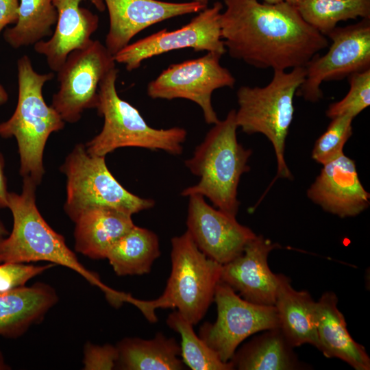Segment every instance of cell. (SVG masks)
Listing matches in <instances>:
<instances>
[{"label": "cell", "instance_id": "603a6c76", "mask_svg": "<svg viewBox=\"0 0 370 370\" xmlns=\"http://www.w3.org/2000/svg\"><path fill=\"white\" fill-rule=\"evenodd\" d=\"M116 369L123 370H182L185 367L181 347L174 338L157 333L151 339L125 338L116 345Z\"/></svg>", "mask_w": 370, "mask_h": 370}, {"label": "cell", "instance_id": "6da1fadb", "mask_svg": "<svg viewBox=\"0 0 370 370\" xmlns=\"http://www.w3.org/2000/svg\"><path fill=\"white\" fill-rule=\"evenodd\" d=\"M221 38L228 54L258 69L306 66L328 40L285 1L224 0Z\"/></svg>", "mask_w": 370, "mask_h": 370}, {"label": "cell", "instance_id": "52a82bcc", "mask_svg": "<svg viewBox=\"0 0 370 370\" xmlns=\"http://www.w3.org/2000/svg\"><path fill=\"white\" fill-rule=\"evenodd\" d=\"M118 73L119 70L113 68L99 84L96 108L104 123L100 133L86 144L87 152L106 156L117 148L137 147L181 154L186 130L179 127H150L135 107L119 96L116 88Z\"/></svg>", "mask_w": 370, "mask_h": 370}, {"label": "cell", "instance_id": "4fadbf2b", "mask_svg": "<svg viewBox=\"0 0 370 370\" xmlns=\"http://www.w3.org/2000/svg\"><path fill=\"white\" fill-rule=\"evenodd\" d=\"M223 5L215 2L200 11L188 23L173 31L163 29L130 43L114 56L116 62L132 71L151 58L173 50L192 48L195 51L227 52L221 38L220 18Z\"/></svg>", "mask_w": 370, "mask_h": 370}, {"label": "cell", "instance_id": "d590c367", "mask_svg": "<svg viewBox=\"0 0 370 370\" xmlns=\"http://www.w3.org/2000/svg\"><path fill=\"white\" fill-rule=\"evenodd\" d=\"M10 369V367L5 362L3 353L0 350V370H8Z\"/></svg>", "mask_w": 370, "mask_h": 370}, {"label": "cell", "instance_id": "9c48e42d", "mask_svg": "<svg viewBox=\"0 0 370 370\" xmlns=\"http://www.w3.org/2000/svg\"><path fill=\"white\" fill-rule=\"evenodd\" d=\"M214 301L217 304V319L213 323H204L200 327L199 336L225 362L231 360L247 337L279 328L275 306L249 302L221 281L216 286Z\"/></svg>", "mask_w": 370, "mask_h": 370}, {"label": "cell", "instance_id": "8fae6325", "mask_svg": "<svg viewBox=\"0 0 370 370\" xmlns=\"http://www.w3.org/2000/svg\"><path fill=\"white\" fill-rule=\"evenodd\" d=\"M222 55L208 52L198 58L173 64L147 85V93L152 99H186L202 110L205 121H219L212 105V92L221 88H233L236 79L220 64Z\"/></svg>", "mask_w": 370, "mask_h": 370}, {"label": "cell", "instance_id": "f35d334b", "mask_svg": "<svg viewBox=\"0 0 370 370\" xmlns=\"http://www.w3.org/2000/svg\"><path fill=\"white\" fill-rule=\"evenodd\" d=\"M192 1L200 3L208 7L209 0H192Z\"/></svg>", "mask_w": 370, "mask_h": 370}, {"label": "cell", "instance_id": "d6986e66", "mask_svg": "<svg viewBox=\"0 0 370 370\" xmlns=\"http://www.w3.org/2000/svg\"><path fill=\"white\" fill-rule=\"evenodd\" d=\"M337 304L338 298L332 292L323 293L315 301L317 349L325 357L339 358L356 370H369L370 358L365 347L348 332L345 317Z\"/></svg>", "mask_w": 370, "mask_h": 370}, {"label": "cell", "instance_id": "ffe728a7", "mask_svg": "<svg viewBox=\"0 0 370 370\" xmlns=\"http://www.w3.org/2000/svg\"><path fill=\"white\" fill-rule=\"evenodd\" d=\"M58 301L49 284L38 282L0 293V336L17 338L40 322Z\"/></svg>", "mask_w": 370, "mask_h": 370}, {"label": "cell", "instance_id": "5bb4252c", "mask_svg": "<svg viewBox=\"0 0 370 370\" xmlns=\"http://www.w3.org/2000/svg\"><path fill=\"white\" fill-rule=\"evenodd\" d=\"M187 232L199 248L209 258L224 264L239 256L256 234L239 223L236 217L207 204L204 197L188 196Z\"/></svg>", "mask_w": 370, "mask_h": 370}, {"label": "cell", "instance_id": "d4e9b609", "mask_svg": "<svg viewBox=\"0 0 370 370\" xmlns=\"http://www.w3.org/2000/svg\"><path fill=\"white\" fill-rule=\"evenodd\" d=\"M160 255L158 236L134 225L111 246L106 258L116 275H140L150 272Z\"/></svg>", "mask_w": 370, "mask_h": 370}, {"label": "cell", "instance_id": "7a4b0ae2", "mask_svg": "<svg viewBox=\"0 0 370 370\" xmlns=\"http://www.w3.org/2000/svg\"><path fill=\"white\" fill-rule=\"evenodd\" d=\"M36 186L29 176H25L22 193H8L13 227L7 238L0 239V263L47 261L66 267L100 288L110 302H116L121 293L108 287L96 273L86 269L67 247L64 236L45 221L36 204Z\"/></svg>", "mask_w": 370, "mask_h": 370}, {"label": "cell", "instance_id": "44dd1931", "mask_svg": "<svg viewBox=\"0 0 370 370\" xmlns=\"http://www.w3.org/2000/svg\"><path fill=\"white\" fill-rule=\"evenodd\" d=\"M75 250L92 259H104L111 246L134 226L132 214L109 208H94L74 221Z\"/></svg>", "mask_w": 370, "mask_h": 370}, {"label": "cell", "instance_id": "2e32d148", "mask_svg": "<svg viewBox=\"0 0 370 370\" xmlns=\"http://www.w3.org/2000/svg\"><path fill=\"white\" fill-rule=\"evenodd\" d=\"M279 247L263 236L256 235L239 256L222 265L220 281L249 302L274 306L278 282L267 260L269 253Z\"/></svg>", "mask_w": 370, "mask_h": 370}, {"label": "cell", "instance_id": "1f68e13d", "mask_svg": "<svg viewBox=\"0 0 370 370\" xmlns=\"http://www.w3.org/2000/svg\"><path fill=\"white\" fill-rule=\"evenodd\" d=\"M84 369L110 370L116 369L119 353L116 346L88 343L84 346Z\"/></svg>", "mask_w": 370, "mask_h": 370}, {"label": "cell", "instance_id": "4316f807", "mask_svg": "<svg viewBox=\"0 0 370 370\" xmlns=\"http://www.w3.org/2000/svg\"><path fill=\"white\" fill-rule=\"evenodd\" d=\"M296 8L303 19L324 36L340 21L370 18V0H302Z\"/></svg>", "mask_w": 370, "mask_h": 370}, {"label": "cell", "instance_id": "7402d4cb", "mask_svg": "<svg viewBox=\"0 0 370 370\" xmlns=\"http://www.w3.org/2000/svg\"><path fill=\"white\" fill-rule=\"evenodd\" d=\"M276 278L274 306L279 328L293 347L308 343L318 348L315 301L308 291L294 289L286 275L278 273Z\"/></svg>", "mask_w": 370, "mask_h": 370}, {"label": "cell", "instance_id": "ac0fdd59", "mask_svg": "<svg viewBox=\"0 0 370 370\" xmlns=\"http://www.w3.org/2000/svg\"><path fill=\"white\" fill-rule=\"evenodd\" d=\"M85 0H52L58 12L55 29L51 38L34 45L35 51L46 58L49 68L59 71L73 51L86 47L99 26V17L80 6ZM96 8L106 9L103 0H89Z\"/></svg>", "mask_w": 370, "mask_h": 370}, {"label": "cell", "instance_id": "74e56055", "mask_svg": "<svg viewBox=\"0 0 370 370\" xmlns=\"http://www.w3.org/2000/svg\"><path fill=\"white\" fill-rule=\"evenodd\" d=\"M284 1L293 6H297L302 0H283Z\"/></svg>", "mask_w": 370, "mask_h": 370}, {"label": "cell", "instance_id": "277c9868", "mask_svg": "<svg viewBox=\"0 0 370 370\" xmlns=\"http://www.w3.org/2000/svg\"><path fill=\"white\" fill-rule=\"evenodd\" d=\"M18 100L11 117L0 123V136L14 137L20 156V174L29 176L38 185L45 173L42 157L50 134L64 127L58 112L45 101L42 88L54 77L53 73L40 74L24 55L17 61Z\"/></svg>", "mask_w": 370, "mask_h": 370}, {"label": "cell", "instance_id": "cb8c5ba5", "mask_svg": "<svg viewBox=\"0 0 370 370\" xmlns=\"http://www.w3.org/2000/svg\"><path fill=\"white\" fill-rule=\"evenodd\" d=\"M263 334L237 349L230 360L234 369L293 370L302 365L279 328Z\"/></svg>", "mask_w": 370, "mask_h": 370}, {"label": "cell", "instance_id": "d6a6232c", "mask_svg": "<svg viewBox=\"0 0 370 370\" xmlns=\"http://www.w3.org/2000/svg\"><path fill=\"white\" fill-rule=\"evenodd\" d=\"M19 0H0V34L8 25L18 19Z\"/></svg>", "mask_w": 370, "mask_h": 370}, {"label": "cell", "instance_id": "484cf974", "mask_svg": "<svg viewBox=\"0 0 370 370\" xmlns=\"http://www.w3.org/2000/svg\"><path fill=\"white\" fill-rule=\"evenodd\" d=\"M57 19L52 0H19L17 21L5 28L4 40L14 49L34 45L53 34Z\"/></svg>", "mask_w": 370, "mask_h": 370}, {"label": "cell", "instance_id": "30bf717a", "mask_svg": "<svg viewBox=\"0 0 370 370\" xmlns=\"http://www.w3.org/2000/svg\"><path fill=\"white\" fill-rule=\"evenodd\" d=\"M114 67V56L98 40L71 51L57 71L59 90L51 106L64 122H77L85 110L97 108L99 84Z\"/></svg>", "mask_w": 370, "mask_h": 370}, {"label": "cell", "instance_id": "e575fe53", "mask_svg": "<svg viewBox=\"0 0 370 370\" xmlns=\"http://www.w3.org/2000/svg\"><path fill=\"white\" fill-rule=\"evenodd\" d=\"M8 100V94L3 86L0 84V105L5 103Z\"/></svg>", "mask_w": 370, "mask_h": 370}, {"label": "cell", "instance_id": "7c38bea8", "mask_svg": "<svg viewBox=\"0 0 370 370\" xmlns=\"http://www.w3.org/2000/svg\"><path fill=\"white\" fill-rule=\"evenodd\" d=\"M332 40L328 52L317 54L305 66L306 77L296 95L310 102L323 97L322 82L341 80L370 69V20L336 27L326 35Z\"/></svg>", "mask_w": 370, "mask_h": 370}, {"label": "cell", "instance_id": "ab89813d", "mask_svg": "<svg viewBox=\"0 0 370 370\" xmlns=\"http://www.w3.org/2000/svg\"><path fill=\"white\" fill-rule=\"evenodd\" d=\"M262 1L263 2L269 3H277L283 1V0H262Z\"/></svg>", "mask_w": 370, "mask_h": 370}, {"label": "cell", "instance_id": "ba28073f", "mask_svg": "<svg viewBox=\"0 0 370 370\" xmlns=\"http://www.w3.org/2000/svg\"><path fill=\"white\" fill-rule=\"evenodd\" d=\"M60 170L67 177L64 210L73 221L94 208H114L132 215L154 206L153 200L123 187L108 169L105 156L89 154L82 144L74 147Z\"/></svg>", "mask_w": 370, "mask_h": 370}, {"label": "cell", "instance_id": "e0dca14e", "mask_svg": "<svg viewBox=\"0 0 370 370\" xmlns=\"http://www.w3.org/2000/svg\"><path fill=\"white\" fill-rule=\"evenodd\" d=\"M307 197L341 218L355 217L370 204V195L359 180L355 162L344 153L323 164Z\"/></svg>", "mask_w": 370, "mask_h": 370}, {"label": "cell", "instance_id": "4dcf8cb0", "mask_svg": "<svg viewBox=\"0 0 370 370\" xmlns=\"http://www.w3.org/2000/svg\"><path fill=\"white\" fill-rule=\"evenodd\" d=\"M54 265L53 263L42 266L25 263H0V293L25 285L31 278Z\"/></svg>", "mask_w": 370, "mask_h": 370}, {"label": "cell", "instance_id": "83f0119b", "mask_svg": "<svg viewBox=\"0 0 370 370\" xmlns=\"http://www.w3.org/2000/svg\"><path fill=\"white\" fill-rule=\"evenodd\" d=\"M167 325L181 336V356L185 365L192 370H232L230 361L225 362L199 336L193 325L177 311L169 314Z\"/></svg>", "mask_w": 370, "mask_h": 370}, {"label": "cell", "instance_id": "5b68a950", "mask_svg": "<svg viewBox=\"0 0 370 370\" xmlns=\"http://www.w3.org/2000/svg\"><path fill=\"white\" fill-rule=\"evenodd\" d=\"M171 271L163 294L153 301H140L129 295L151 322L156 321V308H176L193 325L205 316L214 301L222 264L207 257L187 231L171 239Z\"/></svg>", "mask_w": 370, "mask_h": 370}, {"label": "cell", "instance_id": "836d02e7", "mask_svg": "<svg viewBox=\"0 0 370 370\" xmlns=\"http://www.w3.org/2000/svg\"><path fill=\"white\" fill-rule=\"evenodd\" d=\"M4 161L0 153V208H8V192L7 190L6 179L4 175Z\"/></svg>", "mask_w": 370, "mask_h": 370}, {"label": "cell", "instance_id": "f1b7e54d", "mask_svg": "<svg viewBox=\"0 0 370 370\" xmlns=\"http://www.w3.org/2000/svg\"><path fill=\"white\" fill-rule=\"evenodd\" d=\"M353 119L348 115L332 119L326 130L316 140L312 158L323 165L343 154V147L353 133Z\"/></svg>", "mask_w": 370, "mask_h": 370}, {"label": "cell", "instance_id": "9a60e30c", "mask_svg": "<svg viewBox=\"0 0 370 370\" xmlns=\"http://www.w3.org/2000/svg\"><path fill=\"white\" fill-rule=\"evenodd\" d=\"M110 27L105 46L114 56L130 44L139 32L173 17L197 13L207 6L195 1L166 2L158 0H103Z\"/></svg>", "mask_w": 370, "mask_h": 370}, {"label": "cell", "instance_id": "f546056e", "mask_svg": "<svg viewBox=\"0 0 370 370\" xmlns=\"http://www.w3.org/2000/svg\"><path fill=\"white\" fill-rule=\"evenodd\" d=\"M349 90L340 101L331 103L326 115L331 119L341 115L354 119L370 105V69L349 77Z\"/></svg>", "mask_w": 370, "mask_h": 370}, {"label": "cell", "instance_id": "8992f818", "mask_svg": "<svg viewBox=\"0 0 370 370\" xmlns=\"http://www.w3.org/2000/svg\"><path fill=\"white\" fill-rule=\"evenodd\" d=\"M306 77L305 66L286 72L274 70L270 82L263 87L241 86L236 92L238 127L245 133H260L271 143L277 159L278 178L292 179L284 158L286 136L294 114L293 99Z\"/></svg>", "mask_w": 370, "mask_h": 370}, {"label": "cell", "instance_id": "8d00e7d4", "mask_svg": "<svg viewBox=\"0 0 370 370\" xmlns=\"http://www.w3.org/2000/svg\"><path fill=\"white\" fill-rule=\"evenodd\" d=\"M8 232L7 230L5 229L4 225L0 220V239L4 238L6 235H8Z\"/></svg>", "mask_w": 370, "mask_h": 370}, {"label": "cell", "instance_id": "3957f363", "mask_svg": "<svg viewBox=\"0 0 370 370\" xmlns=\"http://www.w3.org/2000/svg\"><path fill=\"white\" fill-rule=\"evenodd\" d=\"M235 110L214 124L192 158L185 161L190 172L199 177L197 184L187 187L182 195L193 194L207 197L214 207L236 217L240 205L237 189L241 175L250 170L247 164L252 153L238 142Z\"/></svg>", "mask_w": 370, "mask_h": 370}]
</instances>
